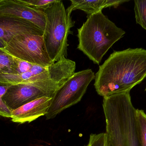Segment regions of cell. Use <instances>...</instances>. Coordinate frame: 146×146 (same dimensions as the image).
Masks as SVG:
<instances>
[{
    "instance_id": "obj_1",
    "label": "cell",
    "mask_w": 146,
    "mask_h": 146,
    "mask_svg": "<svg viewBox=\"0 0 146 146\" xmlns=\"http://www.w3.org/2000/svg\"><path fill=\"white\" fill-rule=\"evenodd\" d=\"M146 78V50L129 48L114 51L99 66L94 86L100 96L130 91Z\"/></svg>"
},
{
    "instance_id": "obj_2",
    "label": "cell",
    "mask_w": 146,
    "mask_h": 146,
    "mask_svg": "<svg viewBox=\"0 0 146 146\" xmlns=\"http://www.w3.org/2000/svg\"><path fill=\"white\" fill-rule=\"evenodd\" d=\"M103 107L111 146H140L130 91L104 97Z\"/></svg>"
},
{
    "instance_id": "obj_3",
    "label": "cell",
    "mask_w": 146,
    "mask_h": 146,
    "mask_svg": "<svg viewBox=\"0 0 146 146\" xmlns=\"http://www.w3.org/2000/svg\"><path fill=\"white\" fill-rule=\"evenodd\" d=\"M77 31V49L98 65L111 46L126 33L102 11L87 18Z\"/></svg>"
},
{
    "instance_id": "obj_4",
    "label": "cell",
    "mask_w": 146,
    "mask_h": 146,
    "mask_svg": "<svg viewBox=\"0 0 146 146\" xmlns=\"http://www.w3.org/2000/svg\"><path fill=\"white\" fill-rule=\"evenodd\" d=\"M46 17L43 40L47 52L54 63L68 55V38L73 34L75 21L68 15L63 2L58 0L44 11Z\"/></svg>"
},
{
    "instance_id": "obj_5",
    "label": "cell",
    "mask_w": 146,
    "mask_h": 146,
    "mask_svg": "<svg viewBox=\"0 0 146 146\" xmlns=\"http://www.w3.org/2000/svg\"><path fill=\"white\" fill-rule=\"evenodd\" d=\"M94 79L95 74L91 69L75 73L55 93L45 115L46 119H54L63 111L80 102Z\"/></svg>"
},
{
    "instance_id": "obj_6",
    "label": "cell",
    "mask_w": 146,
    "mask_h": 146,
    "mask_svg": "<svg viewBox=\"0 0 146 146\" xmlns=\"http://www.w3.org/2000/svg\"><path fill=\"white\" fill-rule=\"evenodd\" d=\"M3 49L18 59L44 67L54 63L47 52L43 36L23 34L16 36Z\"/></svg>"
},
{
    "instance_id": "obj_7",
    "label": "cell",
    "mask_w": 146,
    "mask_h": 146,
    "mask_svg": "<svg viewBox=\"0 0 146 146\" xmlns=\"http://www.w3.org/2000/svg\"><path fill=\"white\" fill-rule=\"evenodd\" d=\"M51 80L13 85L3 97V100L12 111L37 99L53 98L61 87Z\"/></svg>"
},
{
    "instance_id": "obj_8",
    "label": "cell",
    "mask_w": 146,
    "mask_h": 146,
    "mask_svg": "<svg viewBox=\"0 0 146 146\" xmlns=\"http://www.w3.org/2000/svg\"><path fill=\"white\" fill-rule=\"evenodd\" d=\"M44 33V31L29 21L0 13V39L7 44L19 35L43 36Z\"/></svg>"
},
{
    "instance_id": "obj_9",
    "label": "cell",
    "mask_w": 146,
    "mask_h": 146,
    "mask_svg": "<svg viewBox=\"0 0 146 146\" xmlns=\"http://www.w3.org/2000/svg\"><path fill=\"white\" fill-rule=\"evenodd\" d=\"M0 13L18 16L31 21L43 31L45 30L46 17L44 12L27 6L19 0H3L0 3Z\"/></svg>"
},
{
    "instance_id": "obj_10",
    "label": "cell",
    "mask_w": 146,
    "mask_h": 146,
    "mask_svg": "<svg viewBox=\"0 0 146 146\" xmlns=\"http://www.w3.org/2000/svg\"><path fill=\"white\" fill-rule=\"evenodd\" d=\"M53 98L43 97L27 103L12 111L11 120L14 123H31L47 115Z\"/></svg>"
},
{
    "instance_id": "obj_11",
    "label": "cell",
    "mask_w": 146,
    "mask_h": 146,
    "mask_svg": "<svg viewBox=\"0 0 146 146\" xmlns=\"http://www.w3.org/2000/svg\"><path fill=\"white\" fill-rule=\"evenodd\" d=\"M71 5L66 10L68 15L71 16L74 10L80 9L87 14V18L92 15L102 11L106 8L117 7L124 3L129 1V0H72Z\"/></svg>"
},
{
    "instance_id": "obj_12",
    "label": "cell",
    "mask_w": 146,
    "mask_h": 146,
    "mask_svg": "<svg viewBox=\"0 0 146 146\" xmlns=\"http://www.w3.org/2000/svg\"><path fill=\"white\" fill-rule=\"evenodd\" d=\"M47 67L33 64L30 71L21 74L0 73V81L16 85L48 79L49 75Z\"/></svg>"
},
{
    "instance_id": "obj_13",
    "label": "cell",
    "mask_w": 146,
    "mask_h": 146,
    "mask_svg": "<svg viewBox=\"0 0 146 146\" xmlns=\"http://www.w3.org/2000/svg\"><path fill=\"white\" fill-rule=\"evenodd\" d=\"M47 68L50 79L62 86L75 73L76 63L63 56Z\"/></svg>"
},
{
    "instance_id": "obj_14",
    "label": "cell",
    "mask_w": 146,
    "mask_h": 146,
    "mask_svg": "<svg viewBox=\"0 0 146 146\" xmlns=\"http://www.w3.org/2000/svg\"><path fill=\"white\" fill-rule=\"evenodd\" d=\"M0 73L16 74V63L14 57L0 49Z\"/></svg>"
},
{
    "instance_id": "obj_15",
    "label": "cell",
    "mask_w": 146,
    "mask_h": 146,
    "mask_svg": "<svg viewBox=\"0 0 146 146\" xmlns=\"http://www.w3.org/2000/svg\"><path fill=\"white\" fill-rule=\"evenodd\" d=\"M136 129L140 146H146V114L142 110L136 109Z\"/></svg>"
},
{
    "instance_id": "obj_16",
    "label": "cell",
    "mask_w": 146,
    "mask_h": 146,
    "mask_svg": "<svg viewBox=\"0 0 146 146\" xmlns=\"http://www.w3.org/2000/svg\"><path fill=\"white\" fill-rule=\"evenodd\" d=\"M134 3L136 23L146 30V0H136Z\"/></svg>"
},
{
    "instance_id": "obj_17",
    "label": "cell",
    "mask_w": 146,
    "mask_h": 146,
    "mask_svg": "<svg viewBox=\"0 0 146 146\" xmlns=\"http://www.w3.org/2000/svg\"><path fill=\"white\" fill-rule=\"evenodd\" d=\"M12 85L10 83L0 81V115L8 118L12 117V111L3 102V97Z\"/></svg>"
},
{
    "instance_id": "obj_18",
    "label": "cell",
    "mask_w": 146,
    "mask_h": 146,
    "mask_svg": "<svg viewBox=\"0 0 146 146\" xmlns=\"http://www.w3.org/2000/svg\"><path fill=\"white\" fill-rule=\"evenodd\" d=\"M21 3L34 9L44 11L51 7L58 0H19Z\"/></svg>"
},
{
    "instance_id": "obj_19",
    "label": "cell",
    "mask_w": 146,
    "mask_h": 146,
    "mask_svg": "<svg viewBox=\"0 0 146 146\" xmlns=\"http://www.w3.org/2000/svg\"><path fill=\"white\" fill-rule=\"evenodd\" d=\"M85 146H111L109 137L106 133L92 134L89 141Z\"/></svg>"
},
{
    "instance_id": "obj_20",
    "label": "cell",
    "mask_w": 146,
    "mask_h": 146,
    "mask_svg": "<svg viewBox=\"0 0 146 146\" xmlns=\"http://www.w3.org/2000/svg\"><path fill=\"white\" fill-rule=\"evenodd\" d=\"M16 63V74H21L28 72L32 67L33 64L25 61L15 57Z\"/></svg>"
},
{
    "instance_id": "obj_21",
    "label": "cell",
    "mask_w": 146,
    "mask_h": 146,
    "mask_svg": "<svg viewBox=\"0 0 146 146\" xmlns=\"http://www.w3.org/2000/svg\"><path fill=\"white\" fill-rule=\"evenodd\" d=\"M7 45V43L4 42L3 40L0 39V49H4L6 48Z\"/></svg>"
},
{
    "instance_id": "obj_22",
    "label": "cell",
    "mask_w": 146,
    "mask_h": 146,
    "mask_svg": "<svg viewBox=\"0 0 146 146\" xmlns=\"http://www.w3.org/2000/svg\"><path fill=\"white\" fill-rule=\"evenodd\" d=\"M3 0H0V3Z\"/></svg>"
},
{
    "instance_id": "obj_23",
    "label": "cell",
    "mask_w": 146,
    "mask_h": 146,
    "mask_svg": "<svg viewBox=\"0 0 146 146\" xmlns=\"http://www.w3.org/2000/svg\"><path fill=\"white\" fill-rule=\"evenodd\" d=\"M145 91H146V87L145 89Z\"/></svg>"
}]
</instances>
